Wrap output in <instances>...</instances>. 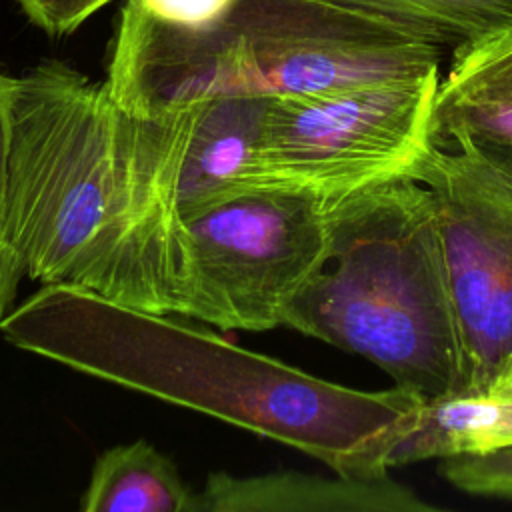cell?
Returning a JSON list of instances; mask_svg holds the SVG:
<instances>
[{
  "mask_svg": "<svg viewBox=\"0 0 512 512\" xmlns=\"http://www.w3.org/2000/svg\"><path fill=\"white\" fill-rule=\"evenodd\" d=\"M12 346L304 452L350 480L390 478L424 398L366 392L248 350L176 314L42 284L0 320Z\"/></svg>",
  "mask_w": 512,
  "mask_h": 512,
  "instance_id": "cell-1",
  "label": "cell"
},
{
  "mask_svg": "<svg viewBox=\"0 0 512 512\" xmlns=\"http://www.w3.org/2000/svg\"><path fill=\"white\" fill-rule=\"evenodd\" d=\"M446 48L388 18L326 0H236L210 24L118 14L106 84L114 102L152 116L218 98H290L418 78Z\"/></svg>",
  "mask_w": 512,
  "mask_h": 512,
  "instance_id": "cell-2",
  "label": "cell"
},
{
  "mask_svg": "<svg viewBox=\"0 0 512 512\" xmlns=\"http://www.w3.org/2000/svg\"><path fill=\"white\" fill-rule=\"evenodd\" d=\"M328 214L330 262L282 326L370 360L424 400L462 390L464 344L430 190L396 180Z\"/></svg>",
  "mask_w": 512,
  "mask_h": 512,
  "instance_id": "cell-3",
  "label": "cell"
},
{
  "mask_svg": "<svg viewBox=\"0 0 512 512\" xmlns=\"http://www.w3.org/2000/svg\"><path fill=\"white\" fill-rule=\"evenodd\" d=\"M106 80L48 58L12 78L10 234L26 278L120 302L124 174Z\"/></svg>",
  "mask_w": 512,
  "mask_h": 512,
  "instance_id": "cell-4",
  "label": "cell"
},
{
  "mask_svg": "<svg viewBox=\"0 0 512 512\" xmlns=\"http://www.w3.org/2000/svg\"><path fill=\"white\" fill-rule=\"evenodd\" d=\"M266 104L268 98H218L152 116L118 106L124 174L120 304L178 314L184 218L244 184Z\"/></svg>",
  "mask_w": 512,
  "mask_h": 512,
  "instance_id": "cell-5",
  "label": "cell"
},
{
  "mask_svg": "<svg viewBox=\"0 0 512 512\" xmlns=\"http://www.w3.org/2000/svg\"><path fill=\"white\" fill-rule=\"evenodd\" d=\"M438 82L440 70H434L408 80L270 98L244 184L302 190L332 206L382 184L416 180L438 144Z\"/></svg>",
  "mask_w": 512,
  "mask_h": 512,
  "instance_id": "cell-6",
  "label": "cell"
},
{
  "mask_svg": "<svg viewBox=\"0 0 512 512\" xmlns=\"http://www.w3.org/2000/svg\"><path fill=\"white\" fill-rule=\"evenodd\" d=\"M176 316L218 330L282 326L296 296L332 256L324 200L282 186H238L184 218Z\"/></svg>",
  "mask_w": 512,
  "mask_h": 512,
  "instance_id": "cell-7",
  "label": "cell"
},
{
  "mask_svg": "<svg viewBox=\"0 0 512 512\" xmlns=\"http://www.w3.org/2000/svg\"><path fill=\"white\" fill-rule=\"evenodd\" d=\"M418 182L434 200L458 312L466 382L512 378V158L470 140L436 144Z\"/></svg>",
  "mask_w": 512,
  "mask_h": 512,
  "instance_id": "cell-8",
  "label": "cell"
},
{
  "mask_svg": "<svg viewBox=\"0 0 512 512\" xmlns=\"http://www.w3.org/2000/svg\"><path fill=\"white\" fill-rule=\"evenodd\" d=\"M438 144L512 152V26L456 46L434 102Z\"/></svg>",
  "mask_w": 512,
  "mask_h": 512,
  "instance_id": "cell-9",
  "label": "cell"
},
{
  "mask_svg": "<svg viewBox=\"0 0 512 512\" xmlns=\"http://www.w3.org/2000/svg\"><path fill=\"white\" fill-rule=\"evenodd\" d=\"M322 512V510H410L434 506L412 490L384 480H334L300 472L232 476L214 472L198 492V512Z\"/></svg>",
  "mask_w": 512,
  "mask_h": 512,
  "instance_id": "cell-10",
  "label": "cell"
},
{
  "mask_svg": "<svg viewBox=\"0 0 512 512\" xmlns=\"http://www.w3.org/2000/svg\"><path fill=\"white\" fill-rule=\"evenodd\" d=\"M512 446V378L426 400L416 426L396 444L390 468Z\"/></svg>",
  "mask_w": 512,
  "mask_h": 512,
  "instance_id": "cell-11",
  "label": "cell"
},
{
  "mask_svg": "<svg viewBox=\"0 0 512 512\" xmlns=\"http://www.w3.org/2000/svg\"><path fill=\"white\" fill-rule=\"evenodd\" d=\"M78 506L84 512H198V492L170 456L134 440L96 458Z\"/></svg>",
  "mask_w": 512,
  "mask_h": 512,
  "instance_id": "cell-12",
  "label": "cell"
},
{
  "mask_svg": "<svg viewBox=\"0 0 512 512\" xmlns=\"http://www.w3.org/2000/svg\"><path fill=\"white\" fill-rule=\"evenodd\" d=\"M376 14L454 50L512 26V0H326Z\"/></svg>",
  "mask_w": 512,
  "mask_h": 512,
  "instance_id": "cell-13",
  "label": "cell"
},
{
  "mask_svg": "<svg viewBox=\"0 0 512 512\" xmlns=\"http://www.w3.org/2000/svg\"><path fill=\"white\" fill-rule=\"evenodd\" d=\"M12 78V74L0 68V320L14 310L20 282L26 278L20 254L12 242L8 210V142Z\"/></svg>",
  "mask_w": 512,
  "mask_h": 512,
  "instance_id": "cell-14",
  "label": "cell"
},
{
  "mask_svg": "<svg viewBox=\"0 0 512 512\" xmlns=\"http://www.w3.org/2000/svg\"><path fill=\"white\" fill-rule=\"evenodd\" d=\"M440 474L462 492L512 498V446L484 454L442 458Z\"/></svg>",
  "mask_w": 512,
  "mask_h": 512,
  "instance_id": "cell-15",
  "label": "cell"
},
{
  "mask_svg": "<svg viewBox=\"0 0 512 512\" xmlns=\"http://www.w3.org/2000/svg\"><path fill=\"white\" fill-rule=\"evenodd\" d=\"M110 2L114 0H18L28 20L52 40L74 34Z\"/></svg>",
  "mask_w": 512,
  "mask_h": 512,
  "instance_id": "cell-16",
  "label": "cell"
},
{
  "mask_svg": "<svg viewBox=\"0 0 512 512\" xmlns=\"http://www.w3.org/2000/svg\"><path fill=\"white\" fill-rule=\"evenodd\" d=\"M154 20L196 28L224 16L236 0H134Z\"/></svg>",
  "mask_w": 512,
  "mask_h": 512,
  "instance_id": "cell-17",
  "label": "cell"
},
{
  "mask_svg": "<svg viewBox=\"0 0 512 512\" xmlns=\"http://www.w3.org/2000/svg\"><path fill=\"white\" fill-rule=\"evenodd\" d=\"M504 154H508V156H510V158H512V152H504Z\"/></svg>",
  "mask_w": 512,
  "mask_h": 512,
  "instance_id": "cell-18",
  "label": "cell"
}]
</instances>
